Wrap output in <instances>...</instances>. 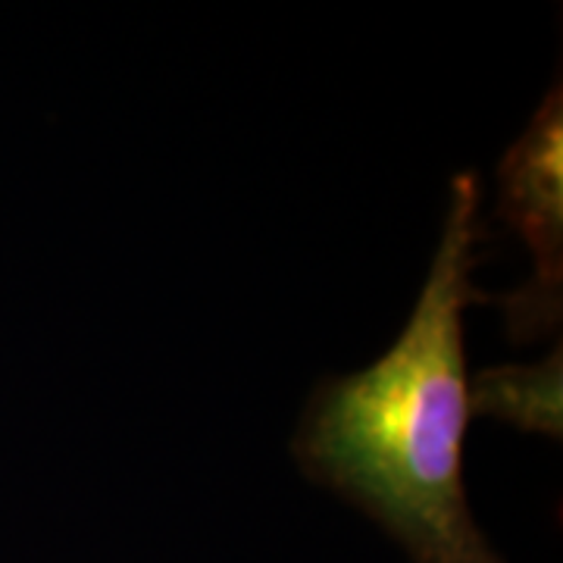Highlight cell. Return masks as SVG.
Wrapping results in <instances>:
<instances>
[{
	"label": "cell",
	"instance_id": "obj_2",
	"mask_svg": "<svg viewBox=\"0 0 563 563\" xmlns=\"http://www.w3.org/2000/svg\"><path fill=\"white\" fill-rule=\"evenodd\" d=\"M498 213L532 254V276L504 298L514 342L558 332L563 313V91L551 85L498 163Z\"/></svg>",
	"mask_w": 563,
	"mask_h": 563
},
{
	"label": "cell",
	"instance_id": "obj_3",
	"mask_svg": "<svg viewBox=\"0 0 563 563\" xmlns=\"http://www.w3.org/2000/svg\"><path fill=\"white\" fill-rule=\"evenodd\" d=\"M470 417H488L558 442L563 435L561 342H554L542 361L501 363L473 373Z\"/></svg>",
	"mask_w": 563,
	"mask_h": 563
},
{
	"label": "cell",
	"instance_id": "obj_1",
	"mask_svg": "<svg viewBox=\"0 0 563 563\" xmlns=\"http://www.w3.org/2000/svg\"><path fill=\"white\" fill-rule=\"evenodd\" d=\"M479 207V176L461 173L401 335L379 361L322 383L291 442L313 483L361 507L413 563H507L476 523L463 485L473 420L463 317L483 301L473 282Z\"/></svg>",
	"mask_w": 563,
	"mask_h": 563
}]
</instances>
